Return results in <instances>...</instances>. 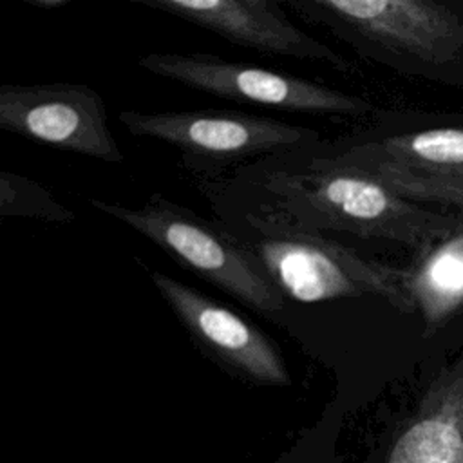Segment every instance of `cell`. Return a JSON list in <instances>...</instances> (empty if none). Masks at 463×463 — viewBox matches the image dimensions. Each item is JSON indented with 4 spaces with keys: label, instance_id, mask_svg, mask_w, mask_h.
Wrapping results in <instances>:
<instances>
[{
    "label": "cell",
    "instance_id": "obj_7",
    "mask_svg": "<svg viewBox=\"0 0 463 463\" xmlns=\"http://www.w3.org/2000/svg\"><path fill=\"white\" fill-rule=\"evenodd\" d=\"M137 63L156 76L239 103L344 118H362L373 110L365 98L208 52H150Z\"/></svg>",
    "mask_w": 463,
    "mask_h": 463
},
{
    "label": "cell",
    "instance_id": "obj_11",
    "mask_svg": "<svg viewBox=\"0 0 463 463\" xmlns=\"http://www.w3.org/2000/svg\"><path fill=\"white\" fill-rule=\"evenodd\" d=\"M385 463H463V351L430 380Z\"/></svg>",
    "mask_w": 463,
    "mask_h": 463
},
{
    "label": "cell",
    "instance_id": "obj_10",
    "mask_svg": "<svg viewBox=\"0 0 463 463\" xmlns=\"http://www.w3.org/2000/svg\"><path fill=\"white\" fill-rule=\"evenodd\" d=\"M145 7L163 11L217 36L259 52L313 60L338 71L349 61L331 47L297 27L280 4L268 0H141Z\"/></svg>",
    "mask_w": 463,
    "mask_h": 463
},
{
    "label": "cell",
    "instance_id": "obj_2",
    "mask_svg": "<svg viewBox=\"0 0 463 463\" xmlns=\"http://www.w3.org/2000/svg\"><path fill=\"white\" fill-rule=\"evenodd\" d=\"M358 56L463 89V0H289Z\"/></svg>",
    "mask_w": 463,
    "mask_h": 463
},
{
    "label": "cell",
    "instance_id": "obj_9",
    "mask_svg": "<svg viewBox=\"0 0 463 463\" xmlns=\"http://www.w3.org/2000/svg\"><path fill=\"white\" fill-rule=\"evenodd\" d=\"M152 280L188 336L206 354L262 383L288 380L277 345L257 326L166 273L152 271Z\"/></svg>",
    "mask_w": 463,
    "mask_h": 463
},
{
    "label": "cell",
    "instance_id": "obj_4",
    "mask_svg": "<svg viewBox=\"0 0 463 463\" xmlns=\"http://www.w3.org/2000/svg\"><path fill=\"white\" fill-rule=\"evenodd\" d=\"M318 159L369 174L416 204L463 213V114L416 116L409 125L353 141Z\"/></svg>",
    "mask_w": 463,
    "mask_h": 463
},
{
    "label": "cell",
    "instance_id": "obj_6",
    "mask_svg": "<svg viewBox=\"0 0 463 463\" xmlns=\"http://www.w3.org/2000/svg\"><path fill=\"white\" fill-rule=\"evenodd\" d=\"M119 121L132 136L175 146L195 172L222 170L264 154H286L311 145L315 130L237 110H121Z\"/></svg>",
    "mask_w": 463,
    "mask_h": 463
},
{
    "label": "cell",
    "instance_id": "obj_8",
    "mask_svg": "<svg viewBox=\"0 0 463 463\" xmlns=\"http://www.w3.org/2000/svg\"><path fill=\"white\" fill-rule=\"evenodd\" d=\"M0 128L105 163H123L101 96L80 83L0 87Z\"/></svg>",
    "mask_w": 463,
    "mask_h": 463
},
{
    "label": "cell",
    "instance_id": "obj_14",
    "mask_svg": "<svg viewBox=\"0 0 463 463\" xmlns=\"http://www.w3.org/2000/svg\"><path fill=\"white\" fill-rule=\"evenodd\" d=\"M27 4L40 9H60L69 4V0H27Z\"/></svg>",
    "mask_w": 463,
    "mask_h": 463
},
{
    "label": "cell",
    "instance_id": "obj_1",
    "mask_svg": "<svg viewBox=\"0 0 463 463\" xmlns=\"http://www.w3.org/2000/svg\"><path fill=\"white\" fill-rule=\"evenodd\" d=\"M262 206L313 232L385 239L416 251L459 224V213L436 212L394 194L360 170L313 157L304 170L262 172Z\"/></svg>",
    "mask_w": 463,
    "mask_h": 463
},
{
    "label": "cell",
    "instance_id": "obj_5",
    "mask_svg": "<svg viewBox=\"0 0 463 463\" xmlns=\"http://www.w3.org/2000/svg\"><path fill=\"white\" fill-rule=\"evenodd\" d=\"M89 203L150 239L172 259L257 313L273 317L286 298L260 269L255 257L224 230L163 194H152L137 208L90 197Z\"/></svg>",
    "mask_w": 463,
    "mask_h": 463
},
{
    "label": "cell",
    "instance_id": "obj_12",
    "mask_svg": "<svg viewBox=\"0 0 463 463\" xmlns=\"http://www.w3.org/2000/svg\"><path fill=\"white\" fill-rule=\"evenodd\" d=\"M447 235L416 251L403 284L421 315L425 335L445 327L463 311V213Z\"/></svg>",
    "mask_w": 463,
    "mask_h": 463
},
{
    "label": "cell",
    "instance_id": "obj_3",
    "mask_svg": "<svg viewBox=\"0 0 463 463\" xmlns=\"http://www.w3.org/2000/svg\"><path fill=\"white\" fill-rule=\"evenodd\" d=\"M222 226L255 257L284 298L313 304L371 295L402 313H416L403 284V269L365 259L264 206Z\"/></svg>",
    "mask_w": 463,
    "mask_h": 463
},
{
    "label": "cell",
    "instance_id": "obj_13",
    "mask_svg": "<svg viewBox=\"0 0 463 463\" xmlns=\"http://www.w3.org/2000/svg\"><path fill=\"white\" fill-rule=\"evenodd\" d=\"M0 215L2 217H31L51 222H71L74 212L52 197L40 183L16 174L0 172Z\"/></svg>",
    "mask_w": 463,
    "mask_h": 463
}]
</instances>
